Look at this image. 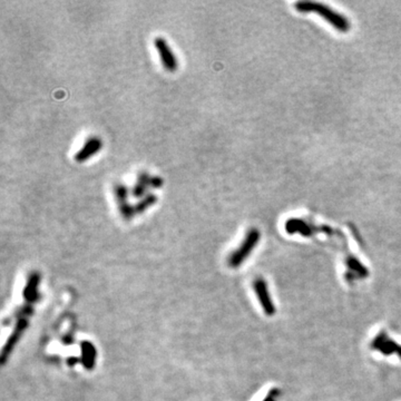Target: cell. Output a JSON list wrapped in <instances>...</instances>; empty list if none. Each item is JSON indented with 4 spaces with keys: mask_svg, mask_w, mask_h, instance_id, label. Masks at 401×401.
Listing matches in <instances>:
<instances>
[{
    "mask_svg": "<svg viewBox=\"0 0 401 401\" xmlns=\"http://www.w3.org/2000/svg\"><path fill=\"white\" fill-rule=\"evenodd\" d=\"M295 8L300 12H316L322 16L324 19L330 22L333 27L341 33H348L350 30V21L342 16L332 10L328 6L316 2H299L295 4Z\"/></svg>",
    "mask_w": 401,
    "mask_h": 401,
    "instance_id": "obj_1",
    "label": "cell"
},
{
    "mask_svg": "<svg viewBox=\"0 0 401 401\" xmlns=\"http://www.w3.org/2000/svg\"><path fill=\"white\" fill-rule=\"evenodd\" d=\"M113 194L122 219L125 221L132 220L136 214H135L134 205L128 200L131 195V187L122 182H116L113 184Z\"/></svg>",
    "mask_w": 401,
    "mask_h": 401,
    "instance_id": "obj_2",
    "label": "cell"
},
{
    "mask_svg": "<svg viewBox=\"0 0 401 401\" xmlns=\"http://www.w3.org/2000/svg\"><path fill=\"white\" fill-rule=\"evenodd\" d=\"M258 240H260V232L256 229H251L244 241L241 244L238 250L231 254L229 258V263L231 267H238L241 263H242L246 257L250 255V253L253 251V249L255 248V245L257 244Z\"/></svg>",
    "mask_w": 401,
    "mask_h": 401,
    "instance_id": "obj_3",
    "label": "cell"
},
{
    "mask_svg": "<svg viewBox=\"0 0 401 401\" xmlns=\"http://www.w3.org/2000/svg\"><path fill=\"white\" fill-rule=\"evenodd\" d=\"M154 46H155L160 59V64H162L164 68L171 73L175 72L178 67V61L168 40L158 36L154 39Z\"/></svg>",
    "mask_w": 401,
    "mask_h": 401,
    "instance_id": "obj_4",
    "label": "cell"
},
{
    "mask_svg": "<svg viewBox=\"0 0 401 401\" xmlns=\"http://www.w3.org/2000/svg\"><path fill=\"white\" fill-rule=\"evenodd\" d=\"M103 149V140L98 136H90L85 140L84 145L80 147L78 152L75 154V160L77 163H84L88 160L92 156H95L97 153H100Z\"/></svg>",
    "mask_w": 401,
    "mask_h": 401,
    "instance_id": "obj_5",
    "label": "cell"
},
{
    "mask_svg": "<svg viewBox=\"0 0 401 401\" xmlns=\"http://www.w3.org/2000/svg\"><path fill=\"white\" fill-rule=\"evenodd\" d=\"M151 174L146 171H140L136 176V182H135L131 187V196L134 199H141L144 195L149 193Z\"/></svg>",
    "mask_w": 401,
    "mask_h": 401,
    "instance_id": "obj_6",
    "label": "cell"
},
{
    "mask_svg": "<svg viewBox=\"0 0 401 401\" xmlns=\"http://www.w3.org/2000/svg\"><path fill=\"white\" fill-rule=\"evenodd\" d=\"M156 202H157V195L153 192H149L146 195L141 197V199L137 200V202L134 204L135 214H143L150 207L155 205Z\"/></svg>",
    "mask_w": 401,
    "mask_h": 401,
    "instance_id": "obj_7",
    "label": "cell"
},
{
    "mask_svg": "<svg viewBox=\"0 0 401 401\" xmlns=\"http://www.w3.org/2000/svg\"><path fill=\"white\" fill-rule=\"evenodd\" d=\"M287 230L290 233L301 232L303 234H306V232L310 231V226L308 225L305 222L301 220H290L287 223Z\"/></svg>",
    "mask_w": 401,
    "mask_h": 401,
    "instance_id": "obj_8",
    "label": "cell"
},
{
    "mask_svg": "<svg viewBox=\"0 0 401 401\" xmlns=\"http://www.w3.org/2000/svg\"><path fill=\"white\" fill-rule=\"evenodd\" d=\"M164 185V180L163 177H160L158 175H152L151 181H150V187L153 190H158L162 188Z\"/></svg>",
    "mask_w": 401,
    "mask_h": 401,
    "instance_id": "obj_9",
    "label": "cell"
}]
</instances>
